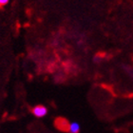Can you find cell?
I'll use <instances>...</instances> for the list:
<instances>
[{"instance_id":"1","label":"cell","mask_w":133,"mask_h":133,"mask_svg":"<svg viewBox=\"0 0 133 133\" xmlns=\"http://www.w3.org/2000/svg\"><path fill=\"white\" fill-rule=\"evenodd\" d=\"M54 124H55L56 128L59 129V130L64 131V132H66V131L69 130V125H70V124L69 123L68 120L63 118V117H58V118L55 120Z\"/></svg>"},{"instance_id":"2","label":"cell","mask_w":133,"mask_h":133,"mask_svg":"<svg viewBox=\"0 0 133 133\" xmlns=\"http://www.w3.org/2000/svg\"><path fill=\"white\" fill-rule=\"evenodd\" d=\"M48 112V109L44 105H36L32 108V113L35 117H38V118H41V117H44Z\"/></svg>"},{"instance_id":"3","label":"cell","mask_w":133,"mask_h":133,"mask_svg":"<svg viewBox=\"0 0 133 133\" xmlns=\"http://www.w3.org/2000/svg\"><path fill=\"white\" fill-rule=\"evenodd\" d=\"M80 130V125L77 123H72L69 125V131L71 133H78Z\"/></svg>"},{"instance_id":"4","label":"cell","mask_w":133,"mask_h":133,"mask_svg":"<svg viewBox=\"0 0 133 133\" xmlns=\"http://www.w3.org/2000/svg\"><path fill=\"white\" fill-rule=\"evenodd\" d=\"M9 3L8 0H0V7H3V6H6Z\"/></svg>"}]
</instances>
